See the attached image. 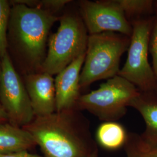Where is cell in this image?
I'll use <instances>...</instances> for the list:
<instances>
[{
  "label": "cell",
  "instance_id": "6",
  "mask_svg": "<svg viewBox=\"0 0 157 157\" xmlns=\"http://www.w3.org/2000/svg\"><path fill=\"white\" fill-rule=\"evenodd\" d=\"M154 15L131 22L133 32L128 57L118 75L144 93H157V80L148 61L149 42Z\"/></svg>",
  "mask_w": 157,
  "mask_h": 157
},
{
  "label": "cell",
  "instance_id": "2",
  "mask_svg": "<svg viewBox=\"0 0 157 157\" xmlns=\"http://www.w3.org/2000/svg\"><path fill=\"white\" fill-rule=\"evenodd\" d=\"M130 37L113 32L89 34L80 85L82 90L93 83L118 75L121 58L128 51Z\"/></svg>",
  "mask_w": 157,
  "mask_h": 157
},
{
  "label": "cell",
  "instance_id": "9",
  "mask_svg": "<svg viewBox=\"0 0 157 157\" xmlns=\"http://www.w3.org/2000/svg\"><path fill=\"white\" fill-rule=\"evenodd\" d=\"M86 52L56 75L54 78L56 112L76 108L81 94L80 78Z\"/></svg>",
  "mask_w": 157,
  "mask_h": 157
},
{
  "label": "cell",
  "instance_id": "20",
  "mask_svg": "<svg viewBox=\"0 0 157 157\" xmlns=\"http://www.w3.org/2000/svg\"><path fill=\"white\" fill-rule=\"evenodd\" d=\"M8 121V117L4 109L0 104V122H5Z\"/></svg>",
  "mask_w": 157,
  "mask_h": 157
},
{
  "label": "cell",
  "instance_id": "21",
  "mask_svg": "<svg viewBox=\"0 0 157 157\" xmlns=\"http://www.w3.org/2000/svg\"><path fill=\"white\" fill-rule=\"evenodd\" d=\"M89 157H98V151L95 152L93 154H92V155Z\"/></svg>",
  "mask_w": 157,
  "mask_h": 157
},
{
  "label": "cell",
  "instance_id": "7",
  "mask_svg": "<svg viewBox=\"0 0 157 157\" xmlns=\"http://www.w3.org/2000/svg\"><path fill=\"white\" fill-rule=\"evenodd\" d=\"M1 105L10 123L23 128L35 118L28 91L8 53L1 58Z\"/></svg>",
  "mask_w": 157,
  "mask_h": 157
},
{
  "label": "cell",
  "instance_id": "13",
  "mask_svg": "<svg viewBox=\"0 0 157 157\" xmlns=\"http://www.w3.org/2000/svg\"><path fill=\"white\" fill-rule=\"evenodd\" d=\"M128 135L124 126L117 121L103 122L96 130L95 141L107 150L116 151L124 148Z\"/></svg>",
  "mask_w": 157,
  "mask_h": 157
},
{
  "label": "cell",
  "instance_id": "8",
  "mask_svg": "<svg viewBox=\"0 0 157 157\" xmlns=\"http://www.w3.org/2000/svg\"><path fill=\"white\" fill-rule=\"evenodd\" d=\"M78 12L89 34L113 32L132 35V25L117 0L80 1Z\"/></svg>",
  "mask_w": 157,
  "mask_h": 157
},
{
  "label": "cell",
  "instance_id": "10",
  "mask_svg": "<svg viewBox=\"0 0 157 157\" xmlns=\"http://www.w3.org/2000/svg\"><path fill=\"white\" fill-rule=\"evenodd\" d=\"M25 87L35 117L56 112V89L52 75L43 71L30 74L25 78Z\"/></svg>",
  "mask_w": 157,
  "mask_h": 157
},
{
  "label": "cell",
  "instance_id": "14",
  "mask_svg": "<svg viewBox=\"0 0 157 157\" xmlns=\"http://www.w3.org/2000/svg\"><path fill=\"white\" fill-rule=\"evenodd\" d=\"M128 19L131 22L143 17H151L155 13L154 1L117 0Z\"/></svg>",
  "mask_w": 157,
  "mask_h": 157
},
{
  "label": "cell",
  "instance_id": "4",
  "mask_svg": "<svg viewBox=\"0 0 157 157\" xmlns=\"http://www.w3.org/2000/svg\"><path fill=\"white\" fill-rule=\"evenodd\" d=\"M89 33L79 12H67L59 19V25L48 43V51L41 71L57 75L86 51Z\"/></svg>",
  "mask_w": 157,
  "mask_h": 157
},
{
  "label": "cell",
  "instance_id": "12",
  "mask_svg": "<svg viewBox=\"0 0 157 157\" xmlns=\"http://www.w3.org/2000/svg\"><path fill=\"white\" fill-rule=\"evenodd\" d=\"M35 145L33 137L26 129L0 122V155L28 150Z\"/></svg>",
  "mask_w": 157,
  "mask_h": 157
},
{
  "label": "cell",
  "instance_id": "11",
  "mask_svg": "<svg viewBox=\"0 0 157 157\" xmlns=\"http://www.w3.org/2000/svg\"><path fill=\"white\" fill-rule=\"evenodd\" d=\"M143 119L146 128L141 136L144 140L157 145V93L141 92L129 104Z\"/></svg>",
  "mask_w": 157,
  "mask_h": 157
},
{
  "label": "cell",
  "instance_id": "15",
  "mask_svg": "<svg viewBox=\"0 0 157 157\" xmlns=\"http://www.w3.org/2000/svg\"><path fill=\"white\" fill-rule=\"evenodd\" d=\"M124 149L126 157H157V145L147 142L135 133H129Z\"/></svg>",
  "mask_w": 157,
  "mask_h": 157
},
{
  "label": "cell",
  "instance_id": "22",
  "mask_svg": "<svg viewBox=\"0 0 157 157\" xmlns=\"http://www.w3.org/2000/svg\"><path fill=\"white\" fill-rule=\"evenodd\" d=\"M154 8L155 13L157 12V1H154Z\"/></svg>",
  "mask_w": 157,
  "mask_h": 157
},
{
  "label": "cell",
  "instance_id": "5",
  "mask_svg": "<svg viewBox=\"0 0 157 157\" xmlns=\"http://www.w3.org/2000/svg\"><path fill=\"white\" fill-rule=\"evenodd\" d=\"M140 93L134 84L117 75L98 89L81 95L76 108L87 111L103 122L117 121L125 115L130 102Z\"/></svg>",
  "mask_w": 157,
  "mask_h": 157
},
{
  "label": "cell",
  "instance_id": "1",
  "mask_svg": "<svg viewBox=\"0 0 157 157\" xmlns=\"http://www.w3.org/2000/svg\"><path fill=\"white\" fill-rule=\"evenodd\" d=\"M23 128L45 157H89L98 151L89 121L76 108L35 117Z\"/></svg>",
  "mask_w": 157,
  "mask_h": 157
},
{
  "label": "cell",
  "instance_id": "23",
  "mask_svg": "<svg viewBox=\"0 0 157 157\" xmlns=\"http://www.w3.org/2000/svg\"><path fill=\"white\" fill-rule=\"evenodd\" d=\"M1 67H0V76H1Z\"/></svg>",
  "mask_w": 157,
  "mask_h": 157
},
{
  "label": "cell",
  "instance_id": "19",
  "mask_svg": "<svg viewBox=\"0 0 157 157\" xmlns=\"http://www.w3.org/2000/svg\"><path fill=\"white\" fill-rule=\"evenodd\" d=\"M0 157H41L38 155H35L30 154L27 150L21 151L9 154H4L0 155Z\"/></svg>",
  "mask_w": 157,
  "mask_h": 157
},
{
  "label": "cell",
  "instance_id": "3",
  "mask_svg": "<svg viewBox=\"0 0 157 157\" xmlns=\"http://www.w3.org/2000/svg\"><path fill=\"white\" fill-rule=\"evenodd\" d=\"M11 13L13 34L23 52L41 67L51 28L60 17L44 8L22 4L13 7Z\"/></svg>",
  "mask_w": 157,
  "mask_h": 157
},
{
  "label": "cell",
  "instance_id": "18",
  "mask_svg": "<svg viewBox=\"0 0 157 157\" xmlns=\"http://www.w3.org/2000/svg\"><path fill=\"white\" fill-rule=\"evenodd\" d=\"M71 2L69 0H46L41 1L39 2V6L37 7H40L42 8L48 10L53 12L54 11H58L62 9L63 6H66L67 4Z\"/></svg>",
  "mask_w": 157,
  "mask_h": 157
},
{
  "label": "cell",
  "instance_id": "16",
  "mask_svg": "<svg viewBox=\"0 0 157 157\" xmlns=\"http://www.w3.org/2000/svg\"><path fill=\"white\" fill-rule=\"evenodd\" d=\"M11 12L8 1L0 0V56L1 58L8 53L6 31Z\"/></svg>",
  "mask_w": 157,
  "mask_h": 157
},
{
  "label": "cell",
  "instance_id": "17",
  "mask_svg": "<svg viewBox=\"0 0 157 157\" xmlns=\"http://www.w3.org/2000/svg\"><path fill=\"white\" fill-rule=\"evenodd\" d=\"M149 52L152 56V67L157 80V12L153 17L149 42Z\"/></svg>",
  "mask_w": 157,
  "mask_h": 157
}]
</instances>
